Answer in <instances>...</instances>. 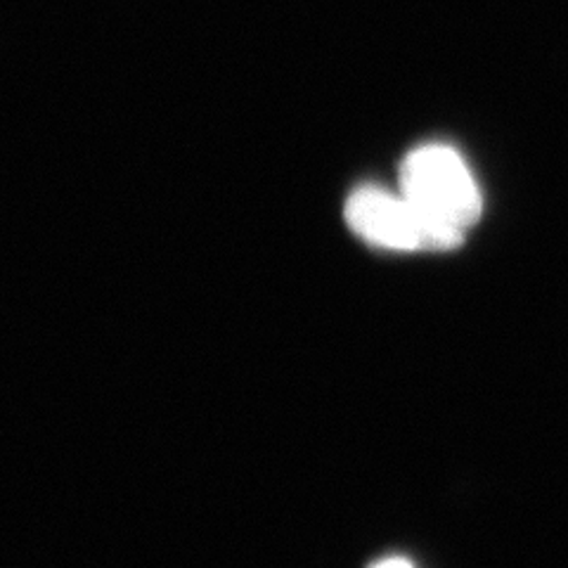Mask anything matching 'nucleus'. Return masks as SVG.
<instances>
[{"label":"nucleus","mask_w":568,"mask_h":568,"mask_svg":"<svg viewBox=\"0 0 568 568\" xmlns=\"http://www.w3.org/2000/svg\"><path fill=\"white\" fill-rule=\"evenodd\" d=\"M400 194L432 225L465 237L484 213V197L469 166L448 145H424L400 164Z\"/></svg>","instance_id":"nucleus-1"},{"label":"nucleus","mask_w":568,"mask_h":568,"mask_svg":"<svg viewBox=\"0 0 568 568\" xmlns=\"http://www.w3.org/2000/svg\"><path fill=\"white\" fill-rule=\"evenodd\" d=\"M372 568H415V566L407 561V559H403V557H388V559L377 561Z\"/></svg>","instance_id":"nucleus-3"},{"label":"nucleus","mask_w":568,"mask_h":568,"mask_svg":"<svg viewBox=\"0 0 568 568\" xmlns=\"http://www.w3.org/2000/svg\"><path fill=\"white\" fill-rule=\"evenodd\" d=\"M344 213L355 235L390 252H448L465 240L432 225L403 194L382 187L355 190Z\"/></svg>","instance_id":"nucleus-2"}]
</instances>
